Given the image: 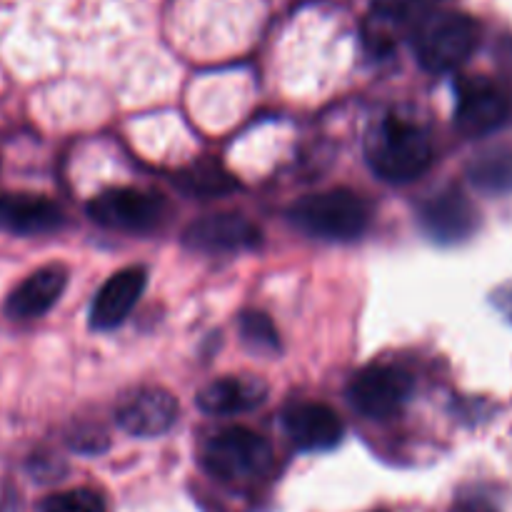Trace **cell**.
<instances>
[{
    "mask_svg": "<svg viewBox=\"0 0 512 512\" xmlns=\"http://www.w3.org/2000/svg\"><path fill=\"white\" fill-rule=\"evenodd\" d=\"M365 155L378 178L388 183H413L433 165V143L425 128L400 115H385L365 140Z\"/></svg>",
    "mask_w": 512,
    "mask_h": 512,
    "instance_id": "cell-1",
    "label": "cell"
},
{
    "mask_svg": "<svg viewBox=\"0 0 512 512\" xmlns=\"http://www.w3.org/2000/svg\"><path fill=\"white\" fill-rule=\"evenodd\" d=\"M200 463L218 483L230 488H255L270 478L275 455L263 435L243 425H230L205 440Z\"/></svg>",
    "mask_w": 512,
    "mask_h": 512,
    "instance_id": "cell-2",
    "label": "cell"
},
{
    "mask_svg": "<svg viewBox=\"0 0 512 512\" xmlns=\"http://www.w3.org/2000/svg\"><path fill=\"white\" fill-rule=\"evenodd\" d=\"M288 220L300 233L315 240L353 243L368 230L370 208L353 190L335 188L300 198L298 203L290 205Z\"/></svg>",
    "mask_w": 512,
    "mask_h": 512,
    "instance_id": "cell-3",
    "label": "cell"
},
{
    "mask_svg": "<svg viewBox=\"0 0 512 512\" xmlns=\"http://www.w3.org/2000/svg\"><path fill=\"white\" fill-rule=\"evenodd\" d=\"M480 43L478 20L468 13L438 10L415 28V58L428 73H453Z\"/></svg>",
    "mask_w": 512,
    "mask_h": 512,
    "instance_id": "cell-4",
    "label": "cell"
},
{
    "mask_svg": "<svg viewBox=\"0 0 512 512\" xmlns=\"http://www.w3.org/2000/svg\"><path fill=\"white\" fill-rule=\"evenodd\" d=\"M512 123V93L493 78L458 80L455 125L468 138H485Z\"/></svg>",
    "mask_w": 512,
    "mask_h": 512,
    "instance_id": "cell-5",
    "label": "cell"
},
{
    "mask_svg": "<svg viewBox=\"0 0 512 512\" xmlns=\"http://www.w3.org/2000/svg\"><path fill=\"white\" fill-rule=\"evenodd\" d=\"M413 378L408 370L388 363L365 365L348 385V400L363 418L390 420L405 408L413 395Z\"/></svg>",
    "mask_w": 512,
    "mask_h": 512,
    "instance_id": "cell-6",
    "label": "cell"
},
{
    "mask_svg": "<svg viewBox=\"0 0 512 512\" xmlns=\"http://www.w3.org/2000/svg\"><path fill=\"white\" fill-rule=\"evenodd\" d=\"M88 218L120 233H150L168 218V203L148 190L110 188L90 200Z\"/></svg>",
    "mask_w": 512,
    "mask_h": 512,
    "instance_id": "cell-7",
    "label": "cell"
},
{
    "mask_svg": "<svg viewBox=\"0 0 512 512\" xmlns=\"http://www.w3.org/2000/svg\"><path fill=\"white\" fill-rule=\"evenodd\" d=\"M263 243V233L240 213H215L193 220L183 230V245L203 255H238Z\"/></svg>",
    "mask_w": 512,
    "mask_h": 512,
    "instance_id": "cell-8",
    "label": "cell"
},
{
    "mask_svg": "<svg viewBox=\"0 0 512 512\" xmlns=\"http://www.w3.org/2000/svg\"><path fill=\"white\" fill-rule=\"evenodd\" d=\"M115 420L125 433L135 438H158L168 433L178 420V398L170 390L155 385L135 388L120 398Z\"/></svg>",
    "mask_w": 512,
    "mask_h": 512,
    "instance_id": "cell-9",
    "label": "cell"
},
{
    "mask_svg": "<svg viewBox=\"0 0 512 512\" xmlns=\"http://www.w3.org/2000/svg\"><path fill=\"white\" fill-rule=\"evenodd\" d=\"M448 0H373V13L365 23V43L373 53H388L408 28H418L438 13Z\"/></svg>",
    "mask_w": 512,
    "mask_h": 512,
    "instance_id": "cell-10",
    "label": "cell"
},
{
    "mask_svg": "<svg viewBox=\"0 0 512 512\" xmlns=\"http://www.w3.org/2000/svg\"><path fill=\"white\" fill-rule=\"evenodd\" d=\"M420 225L435 243H460L475 233L478 213L458 188H445L420 205Z\"/></svg>",
    "mask_w": 512,
    "mask_h": 512,
    "instance_id": "cell-11",
    "label": "cell"
},
{
    "mask_svg": "<svg viewBox=\"0 0 512 512\" xmlns=\"http://www.w3.org/2000/svg\"><path fill=\"white\" fill-rule=\"evenodd\" d=\"M283 425L293 445L305 453H320L340 445L345 425L333 408L323 403H295L283 413Z\"/></svg>",
    "mask_w": 512,
    "mask_h": 512,
    "instance_id": "cell-12",
    "label": "cell"
},
{
    "mask_svg": "<svg viewBox=\"0 0 512 512\" xmlns=\"http://www.w3.org/2000/svg\"><path fill=\"white\" fill-rule=\"evenodd\" d=\"M65 225V213L58 203L33 193L0 195V230L20 238L58 233Z\"/></svg>",
    "mask_w": 512,
    "mask_h": 512,
    "instance_id": "cell-13",
    "label": "cell"
},
{
    "mask_svg": "<svg viewBox=\"0 0 512 512\" xmlns=\"http://www.w3.org/2000/svg\"><path fill=\"white\" fill-rule=\"evenodd\" d=\"M148 285V270L133 265L110 275L90 305V325L95 330H113L125 323Z\"/></svg>",
    "mask_w": 512,
    "mask_h": 512,
    "instance_id": "cell-14",
    "label": "cell"
},
{
    "mask_svg": "<svg viewBox=\"0 0 512 512\" xmlns=\"http://www.w3.org/2000/svg\"><path fill=\"white\" fill-rule=\"evenodd\" d=\"M65 285H68V268L65 265H43L10 290L8 300H5V315L13 320L40 318L58 303Z\"/></svg>",
    "mask_w": 512,
    "mask_h": 512,
    "instance_id": "cell-15",
    "label": "cell"
},
{
    "mask_svg": "<svg viewBox=\"0 0 512 512\" xmlns=\"http://www.w3.org/2000/svg\"><path fill=\"white\" fill-rule=\"evenodd\" d=\"M268 398V385L258 378H225L213 380L198 393V408L208 415H240L260 408Z\"/></svg>",
    "mask_w": 512,
    "mask_h": 512,
    "instance_id": "cell-16",
    "label": "cell"
},
{
    "mask_svg": "<svg viewBox=\"0 0 512 512\" xmlns=\"http://www.w3.org/2000/svg\"><path fill=\"white\" fill-rule=\"evenodd\" d=\"M173 183L178 185L180 193L200 200L218 198V195L233 193V190L238 188L235 175L228 173V170L220 163H215V160H200V163L180 170L173 178Z\"/></svg>",
    "mask_w": 512,
    "mask_h": 512,
    "instance_id": "cell-17",
    "label": "cell"
},
{
    "mask_svg": "<svg viewBox=\"0 0 512 512\" xmlns=\"http://www.w3.org/2000/svg\"><path fill=\"white\" fill-rule=\"evenodd\" d=\"M470 180L480 190L500 193L512 188V153L510 150H488L470 165Z\"/></svg>",
    "mask_w": 512,
    "mask_h": 512,
    "instance_id": "cell-18",
    "label": "cell"
},
{
    "mask_svg": "<svg viewBox=\"0 0 512 512\" xmlns=\"http://www.w3.org/2000/svg\"><path fill=\"white\" fill-rule=\"evenodd\" d=\"M240 338H243V343L248 345L250 350H255V353H280L278 328H275L273 320L265 313H260V310H245V313L240 315Z\"/></svg>",
    "mask_w": 512,
    "mask_h": 512,
    "instance_id": "cell-19",
    "label": "cell"
},
{
    "mask_svg": "<svg viewBox=\"0 0 512 512\" xmlns=\"http://www.w3.org/2000/svg\"><path fill=\"white\" fill-rule=\"evenodd\" d=\"M40 512H108L103 495L90 488L63 490L40 500Z\"/></svg>",
    "mask_w": 512,
    "mask_h": 512,
    "instance_id": "cell-20",
    "label": "cell"
}]
</instances>
